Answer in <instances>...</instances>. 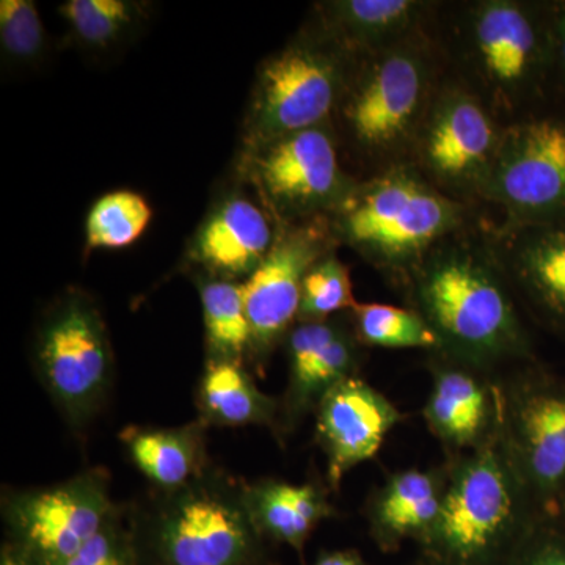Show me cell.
<instances>
[{"label": "cell", "instance_id": "cell-30", "mask_svg": "<svg viewBox=\"0 0 565 565\" xmlns=\"http://www.w3.org/2000/svg\"><path fill=\"white\" fill-rule=\"evenodd\" d=\"M65 565H137L131 508L117 503L106 525Z\"/></svg>", "mask_w": 565, "mask_h": 565}, {"label": "cell", "instance_id": "cell-9", "mask_svg": "<svg viewBox=\"0 0 565 565\" xmlns=\"http://www.w3.org/2000/svg\"><path fill=\"white\" fill-rule=\"evenodd\" d=\"M503 132L473 88L444 85L435 92L412 147V166L452 199L481 196Z\"/></svg>", "mask_w": 565, "mask_h": 565}, {"label": "cell", "instance_id": "cell-5", "mask_svg": "<svg viewBox=\"0 0 565 565\" xmlns=\"http://www.w3.org/2000/svg\"><path fill=\"white\" fill-rule=\"evenodd\" d=\"M434 77V52L423 31L363 58L340 106L356 148L384 161L412 151L437 92Z\"/></svg>", "mask_w": 565, "mask_h": 565}, {"label": "cell", "instance_id": "cell-13", "mask_svg": "<svg viewBox=\"0 0 565 565\" xmlns=\"http://www.w3.org/2000/svg\"><path fill=\"white\" fill-rule=\"evenodd\" d=\"M327 253L326 233L319 226H294L277 234L273 250L243 282L252 329L250 363L259 373L299 321L305 275Z\"/></svg>", "mask_w": 565, "mask_h": 565}, {"label": "cell", "instance_id": "cell-34", "mask_svg": "<svg viewBox=\"0 0 565 565\" xmlns=\"http://www.w3.org/2000/svg\"><path fill=\"white\" fill-rule=\"evenodd\" d=\"M315 565H364L362 557L359 553L351 552V550H343V552L327 553L316 561Z\"/></svg>", "mask_w": 565, "mask_h": 565}, {"label": "cell", "instance_id": "cell-23", "mask_svg": "<svg viewBox=\"0 0 565 565\" xmlns=\"http://www.w3.org/2000/svg\"><path fill=\"white\" fill-rule=\"evenodd\" d=\"M195 404L207 427L263 426L277 434L280 399L263 393L244 363L206 360Z\"/></svg>", "mask_w": 565, "mask_h": 565}, {"label": "cell", "instance_id": "cell-28", "mask_svg": "<svg viewBox=\"0 0 565 565\" xmlns=\"http://www.w3.org/2000/svg\"><path fill=\"white\" fill-rule=\"evenodd\" d=\"M74 36L93 50H107L125 39L141 17L140 3L129 0H68L61 7Z\"/></svg>", "mask_w": 565, "mask_h": 565}, {"label": "cell", "instance_id": "cell-4", "mask_svg": "<svg viewBox=\"0 0 565 565\" xmlns=\"http://www.w3.org/2000/svg\"><path fill=\"white\" fill-rule=\"evenodd\" d=\"M137 534L159 565H256L263 535L245 500V482L212 463L200 478L131 508Z\"/></svg>", "mask_w": 565, "mask_h": 565}, {"label": "cell", "instance_id": "cell-33", "mask_svg": "<svg viewBox=\"0 0 565 565\" xmlns=\"http://www.w3.org/2000/svg\"><path fill=\"white\" fill-rule=\"evenodd\" d=\"M509 565H565V548L561 545L544 544L523 550L522 545Z\"/></svg>", "mask_w": 565, "mask_h": 565}, {"label": "cell", "instance_id": "cell-35", "mask_svg": "<svg viewBox=\"0 0 565 565\" xmlns=\"http://www.w3.org/2000/svg\"><path fill=\"white\" fill-rule=\"evenodd\" d=\"M0 565H41L35 563V561L31 559V557L25 556L24 553H21L20 550L14 548V546H7L2 553V563Z\"/></svg>", "mask_w": 565, "mask_h": 565}, {"label": "cell", "instance_id": "cell-10", "mask_svg": "<svg viewBox=\"0 0 565 565\" xmlns=\"http://www.w3.org/2000/svg\"><path fill=\"white\" fill-rule=\"evenodd\" d=\"M115 505L109 473L92 468L58 484L3 494L2 514L11 546L41 565H65L106 525Z\"/></svg>", "mask_w": 565, "mask_h": 565}, {"label": "cell", "instance_id": "cell-2", "mask_svg": "<svg viewBox=\"0 0 565 565\" xmlns=\"http://www.w3.org/2000/svg\"><path fill=\"white\" fill-rule=\"evenodd\" d=\"M533 501L497 433L446 470L440 515L423 545L437 565H509L530 533Z\"/></svg>", "mask_w": 565, "mask_h": 565}, {"label": "cell", "instance_id": "cell-32", "mask_svg": "<svg viewBox=\"0 0 565 565\" xmlns=\"http://www.w3.org/2000/svg\"><path fill=\"white\" fill-rule=\"evenodd\" d=\"M546 11L552 39V71H555L565 85V2L546 7Z\"/></svg>", "mask_w": 565, "mask_h": 565}, {"label": "cell", "instance_id": "cell-21", "mask_svg": "<svg viewBox=\"0 0 565 565\" xmlns=\"http://www.w3.org/2000/svg\"><path fill=\"white\" fill-rule=\"evenodd\" d=\"M207 426L196 422L177 427L129 426L120 440L129 460L154 490L170 492L200 478L211 467Z\"/></svg>", "mask_w": 565, "mask_h": 565}, {"label": "cell", "instance_id": "cell-8", "mask_svg": "<svg viewBox=\"0 0 565 565\" xmlns=\"http://www.w3.org/2000/svg\"><path fill=\"white\" fill-rule=\"evenodd\" d=\"M352 58L322 36L296 41L264 63L248 115L253 150L326 126L355 73Z\"/></svg>", "mask_w": 565, "mask_h": 565}, {"label": "cell", "instance_id": "cell-12", "mask_svg": "<svg viewBox=\"0 0 565 565\" xmlns=\"http://www.w3.org/2000/svg\"><path fill=\"white\" fill-rule=\"evenodd\" d=\"M252 158L253 180L286 218L337 212L359 185L344 173L327 125L264 145Z\"/></svg>", "mask_w": 565, "mask_h": 565}, {"label": "cell", "instance_id": "cell-20", "mask_svg": "<svg viewBox=\"0 0 565 565\" xmlns=\"http://www.w3.org/2000/svg\"><path fill=\"white\" fill-rule=\"evenodd\" d=\"M446 487V471H397L386 479L367 503L371 533L385 548L403 544L407 539L424 541L438 515Z\"/></svg>", "mask_w": 565, "mask_h": 565}, {"label": "cell", "instance_id": "cell-15", "mask_svg": "<svg viewBox=\"0 0 565 565\" xmlns=\"http://www.w3.org/2000/svg\"><path fill=\"white\" fill-rule=\"evenodd\" d=\"M316 441L327 459V482L340 489L349 471L373 459L403 415L359 375L334 385L316 407Z\"/></svg>", "mask_w": 565, "mask_h": 565}, {"label": "cell", "instance_id": "cell-3", "mask_svg": "<svg viewBox=\"0 0 565 565\" xmlns=\"http://www.w3.org/2000/svg\"><path fill=\"white\" fill-rule=\"evenodd\" d=\"M334 214L345 243L384 273L408 277L465 222L462 202L404 162L356 185Z\"/></svg>", "mask_w": 565, "mask_h": 565}, {"label": "cell", "instance_id": "cell-14", "mask_svg": "<svg viewBox=\"0 0 565 565\" xmlns=\"http://www.w3.org/2000/svg\"><path fill=\"white\" fill-rule=\"evenodd\" d=\"M501 444L535 501L565 487V385L519 382L501 399Z\"/></svg>", "mask_w": 565, "mask_h": 565}, {"label": "cell", "instance_id": "cell-16", "mask_svg": "<svg viewBox=\"0 0 565 565\" xmlns=\"http://www.w3.org/2000/svg\"><path fill=\"white\" fill-rule=\"evenodd\" d=\"M360 344L351 327L333 319L292 327L286 338L288 386L280 399L277 437L291 434L334 385L356 375Z\"/></svg>", "mask_w": 565, "mask_h": 565}, {"label": "cell", "instance_id": "cell-26", "mask_svg": "<svg viewBox=\"0 0 565 565\" xmlns=\"http://www.w3.org/2000/svg\"><path fill=\"white\" fill-rule=\"evenodd\" d=\"M352 329L360 343L384 349H427L440 352L437 334L416 310L386 303H356Z\"/></svg>", "mask_w": 565, "mask_h": 565}, {"label": "cell", "instance_id": "cell-18", "mask_svg": "<svg viewBox=\"0 0 565 565\" xmlns=\"http://www.w3.org/2000/svg\"><path fill=\"white\" fill-rule=\"evenodd\" d=\"M269 218L255 203L232 199L212 212L196 234L193 259L223 280L250 277L273 250Z\"/></svg>", "mask_w": 565, "mask_h": 565}, {"label": "cell", "instance_id": "cell-11", "mask_svg": "<svg viewBox=\"0 0 565 565\" xmlns=\"http://www.w3.org/2000/svg\"><path fill=\"white\" fill-rule=\"evenodd\" d=\"M481 199L503 207L509 233L565 222V121L527 118L504 128Z\"/></svg>", "mask_w": 565, "mask_h": 565}, {"label": "cell", "instance_id": "cell-25", "mask_svg": "<svg viewBox=\"0 0 565 565\" xmlns=\"http://www.w3.org/2000/svg\"><path fill=\"white\" fill-rule=\"evenodd\" d=\"M206 360L250 363L252 329L245 310L243 282L203 280L200 282Z\"/></svg>", "mask_w": 565, "mask_h": 565}, {"label": "cell", "instance_id": "cell-17", "mask_svg": "<svg viewBox=\"0 0 565 565\" xmlns=\"http://www.w3.org/2000/svg\"><path fill=\"white\" fill-rule=\"evenodd\" d=\"M424 419L448 448L473 451L492 440L500 427L501 399L478 370L438 356Z\"/></svg>", "mask_w": 565, "mask_h": 565}, {"label": "cell", "instance_id": "cell-24", "mask_svg": "<svg viewBox=\"0 0 565 565\" xmlns=\"http://www.w3.org/2000/svg\"><path fill=\"white\" fill-rule=\"evenodd\" d=\"M511 233L515 280L546 316L565 326V222Z\"/></svg>", "mask_w": 565, "mask_h": 565}, {"label": "cell", "instance_id": "cell-6", "mask_svg": "<svg viewBox=\"0 0 565 565\" xmlns=\"http://www.w3.org/2000/svg\"><path fill=\"white\" fill-rule=\"evenodd\" d=\"M33 364L65 422L82 433L106 405L115 375L109 330L90 296L70 291L47 308Z\"/></svg>", "mask_w": 565, "mask_h": 565}, {"label": "cell", "instance_id": "cell-1", "mask_svg": "<svg viewBox=\"0 0 565 565\" xmlns=\"http://www.w3.org/2000/svg\"><path fill=\"white\" fill-rule=\"evenodd\" d=\"M411 278L416 311L440 340L441 355L484 371L530 351L503 274L484 247L455 234Z\"/></svg>", "mask_w": 565, "mask_h": 565}, {"label": "cell", "instance_id": "cell-7", "mask_svg": "<svg viewBox=\"0 0 565 565\" xmlns=\"http://www.w3.org/2000/svg\"><path fill=\"white\" fill-rule=\"evenodd\" d=\"M462 47L476 95L493 114H512L552 73L548 11L514 0L475 3L465 17Z\"/></svg>", "mask_w": 565, "mask_h": 565}, {"label": "cell", "instance_id": "cell-27", "mask_svg": "<svg viewBox=\"0 0 565 565\" xmlns=\"http://www.w3.org/2000/svg\"><path fill=\"white\" fill-rule=\"evenodd\" d=\"M150 204L136 192L106 193L93 204L85 234L90 248H125L132 245L150 225Z\"/></svg>", "mask_w": 565, "mask_h": 565}, {"label": "cell", "instance_id": "cell-22", "mask_svg": "<svg viewBox=\"0 0 565 565\" xmlns=\"http://www.w3.org/2000/svg\"><path fill=\"white\" fill-rule=\"evenodd\" d=\"M245 500L259 534L297 552H302L305 542L323 520L334 515L327 490L313 482H245Z\"/></svg>", "mask_w": 565, "mask_h": 565}, {"label": "cell", "instance_id": "cell-19", "mask_svg": "<svg viewBox=\"0 0 565 565\" xmlns=\"http://www.w3.org/2000/svg\"><path fill=\"white\" fill-rule=\"evenodd\" d=\"M429 9L419 0H333L319 10L323 36L366 58L422 32Z\"/></svg>", "mask_w": 565, "mask_h": 565}, {"label": "cell", "instance_id": "cell-29", "mask_svg": "<svg viewBox=\"0 0 565 565\" xmlns=\"http://www.w3.org/2000/svg\"><path fill=\"white\" fill-rule=\"evenodd\" d=\"M355 307L348 267L332 252L327 253L305 275L297 322L327 321Z\"/></svg>", "mask_w": 565, "mask_h": 565}, {"label": "cell", "instance_id": "cell-31", "mask_svg": "<svg viewBox=\"0 0 565 565\" xmlns=\"http://www.w3.org/2000/svg\"><path fill=\"white\" fill-rule=\"evenodd\" d=\"M0 43L7 57L31 63L43 54L46 33L31 0H2L0 2Z\"/></svg>", "mask_w": 565, "mask_h": 565}]
</instances>
